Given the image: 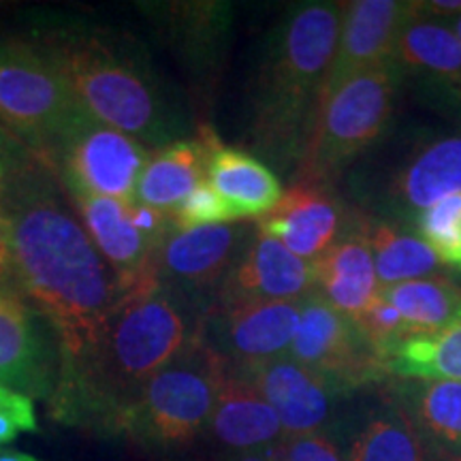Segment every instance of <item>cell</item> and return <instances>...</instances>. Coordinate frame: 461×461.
Returning <instances> with one entry per match:
<instances>
[{"label": "cell", "mask_w": 461, "mask_h": 461, "mask_svg": "<svg viewBox=\"0 0 461 461\" xmlns=\"http://www.w3.org/2000/svg\"><path fill=\"white\" fill-rule=\"evenodd\" d=\"M355 321L359 322L363 333H366V336L376 344L380 353L384 355V361H387L391 348H395V346L402 344L403 339L411 338V330H408V325L403 322L402 314L397 312L393 305L380 295V293L359 316H355Z\"/></svg>", "instance_id": "obj_32"}, {"label": "cell", "mask_w": 461, "mask_h": 461, "mask_svg": "<svg viewBox=\"0 0 461 461\" xmlns=\"http://www.w3.org/2000/svg\"><path fill=\"white\" fill-rule=\"evenodd\" d=\"M346 3L291 5L263 45L248 99V141L261 160L295 176L319 115Z\"/></svg>", "instance_id": "obj_3"}, {"label": "cell", "mask_w": 461, "mask_h": 461, "mask_svg": "<svg viewBox=\"0 0 461 461\" xmlns=\"http://www.w3.org/2000/svg\"><path fill=\"white\" fill-rule=\"evenodd\" d=\"M442 22H445V24L451 28V32L459 39V43H461V15L448 17V20H442Z\"/></svg>", "instance_id": "obj_39"}, {"label": "cell", "mask_w": 461, "mask_h": 461, "mask_svg": "<svg viewBox=\"0 0 461 461\" xmlns=\"http://www.w3.org/2000/svg\"><path fill=\"white\" fill-rule=\"evenodd\" d=\"M0 461H43L31 453L15 451V448H0Z\"/></svg>", "instance_id": "obj_38"}, {"label": "cell", "mask_w": 461, "mask_h": 461, "mask_svg": "<svg viewBox=\"0 0 461 461\" xmlns=\"http://www.w3.org/2000/svg\"><path fill=\"white\" fill-rule=\"evenodd\" d=\"M58 361V350H51L43 322L24 295L0 293V387L50 400Z\"/></svg>", "instance_id": "obj_18"}, {"label": "cell", "mask_w": 461, "mask_h": 461, "mask_svg": "<svg viewBox=\"0 0 461 461\" xmlns=\"http://www.w3.org/2000/svg\"><path fill=\"white\" fill-rule=\"evenodd\" d=\"M173 227L180 230H190L212 224L241 222L235 210L216 193L210 184H199L182 203H177L169 212Z\"/></svg>", "instance_id": "obj_31"}, {"label": "cell", "mask_w": 461, "mask_h": 461, "mask_svg": "<svg viewBox=\"0 0 461 461\" xmlns=\"http://www.w3.org/2000/svg\"><path fill=\"white\" fill-rule=\"evenodd\" d=\"M229 461H276V459H274V455L269 453V448H261V451L235 453Z\"/></svg>", "instance_id": "obj_37"}, {"label": "cell", "mask_w": 461, "mask_h": 461, "mask_svg": "<svg viewBox=\"0 0 461 461\" xmlns=\"http://www.w3.org/2000/svg\"><path fill=\"white\" fill-rule=\"evenodd\" d=\"M288 357L325 380L338 395L389 380L387 361L353 316L310 293Z\"/></svg>", "instance_id": "obj_10"}, {"label": "cell", "mask_w": 461, "mask_h": 461, "mask_svg": "<svg viewBox=\"0 0 461 461\" xmlns=\"http://www.w3.org/2000/svg\"><path fill=\"white\" fill-rule=\"evenodd\" d=\"M79 109L37 37L0 39V126L22 146L43 157Z\"/></svg>", "instance_id": "obj_8"}, {"label": "cell", "mask_w": 461, "mask_h": 461, "mask_svg": "<svg viewBox=\"0 0 461 461\" xmlns=\"http://www.w3.org/2000/svg\"><path fill=\"white\" fill-rule=\"evenodd\" d=\"M419 17L417 0H353L346 3L327 92L355 75L391 62L403 28ZM322 95V96H325Z\"/></svg>", "instance_id": "obj_17"}, {"label": "cell", "mask_w": 461, "mask_h": 461, "mask_svg": "<svg viewBox=\"0 0 461 461\" xmlns=\"http://www.w3.org/2000/svg\"><path fill=\"white\" fill-rule=\"evenodd\" d=\"M387 397L442 461H461V380L389 378Z\"/></svg>", "instance_id": "obj_22"}, {"label": "cell", "mask_w": 461, "mask_h": 461, "mask_svg": "<svg viewBox=\"0 0 461 461\" xmlns=\"http://www.w3.org/2000/svg\"><path fill=\"white\" fill-rule=\"evenodd\" d=\"M314 291L342 314L359 316L378 297L374 258L355 210L346 233L325 255L312 261Z\"/></svg>", "instance_id": "obj_23"}, {"label": "cell", "mask_w": 461, "mask_h": 461, "mask_svg": "<svg viewBox=\"0 0 461 461\" xmlns=\"http://www.w3.org/2000/svg\"><path fill=\"white\" fill-rule=\"evenodd\" d=\"M403 79L393 62L359 73L322 96L295 182L336 186L393 129Z\"/></svg>", "instance_id": "obj_7"}, {"label": "cell", "mask_w": 461, "mask_h": 461, "mask_svg": "<svg viewBox=\"0 0 461 461\" xmlns=\"http://www.w3.org/2000/svg\"><path fill=\"white\" fill-rule=\"evenodd\" d=\"M414 235L447 269L461 267V193L438 201L417 218Z\"/></svg>", "instance_id": "obj_30"}, {"label": "cell", "mask_w": 461, "mask_h": 461, "mask_svg": "<svg viewBox=\"0 0 461 461\" xmlns=\"http://www.w3.org/2000/svg\"><path fill=\"white\" fill-rule=\"evenodd\" d=\"M269 453L276 461H346L331 438H327L322 431L285 436L274 447H269Z\"/></svg>", "instance_id": "obj_34"}, {"label": "cell", "mask_w": 461, "mask_h": 461, "mask_svg": "<svg viewBox=\"0 0 461 461\" xmlns=\"http://www.w3.org/2000/svg\"><path fill=\"white\" fill-rule=\"evenodd\" d=\"M62 194L48 165L26 149L0 207L11 222L22 293L56 331L58 357H71L99 336L122 291Z\"/></svg>", "instance_id": "obj_1"}, {"label": "cell", "mask_w": 461, "mask_h": 461, "mask_svg": "<svg viewBox=\"0 0 461 461\" xmlns=\"http://www.w3.org/2000/svg\"><path fill=\"white\" fill-rule=\"evenodd\" d=\"M197 132L207 143V184L233 207L241 222L267 216L285 194L278 176L258 157L224 146L210 124H201Z\"/></svg>", "instance_id": "obj_21"}, {"label": "cell", "mask_w": 461, "mask_h": 461, "mask_svg": "<svg viewBox=\"0 0 461 461\" xmlns=\"http://www.w3.org/2000/svg\"><path fill=\"white\" fill-rule=\"evenodd\" d=\"M380 295L402 314L411 338L431 336L461 312V285L445 274L384 286Z\"/></svg>", "instance_id": "obj_27"}, {"label": "cell", "mask_w": 461, "mask_h": 461, "mask_svg": "<svg viewBox=\"0 0 461 461\" xmlns=\"http://www.w3.org/2000/svg\"><path fill=\"white\" fill-rule=\"evenodd\" d=\"M457 272H459V276H461V267H459V269H457Z\"/></svg>", "instance_id": "obj_40"}, {"label": "cell", "mask_w": 461, "mask_h": 461, "mask_svg": "<svg viewBox=\"0 0 461 461\" xmlns=\"http://www.w3.org/2000/svg\"><path fill=\"white\" fill-rule=\"evenodd\" d=\"M391 62L402 75L403 90L461 126V43L445 22H411L397 39Z\"/></svg>", "instance_id": "obj_13"}, {"label": "cell", "mask_w": 461, "mask_h": 461, "mask_svg": "<svg viewBox=\"0 0 461 461\" xmlns=\"http://www.w3.org/2000/svg\"><path fill=\"white\" fill-rule=\"evenodd\" d=\"M299 302H224L210 305L203 316V338L241 372L288 355L299 327Z\"/></svg>", "instance_id": "obj_12"}, {"label": "cell", "mask_w": 461, "mask_h": 461, "mask_svg": "<svg viewBox=\"0 0 461 461\" xmlns=\"http://www.w3.org/2000/svg\"><path fill=\"white\" fill-rule=\"evenodd\" d=\"M60 188L77 210L86 233L105 258L122 295L158 282L157 252L163 240L148 238L132 224V203L101 197L73 184H60Z\"/></svg>", "instance_id": "obj_15"}, {"label": "cell", "mask_w": 461, "mask_h": 461, "mask_svg": "<svg viewBox=\"0 0 461 461\" xmlns=\"http://www.w3.org/2000/svg\"><path fill=\"white\" fill-rule=\"evenodd\" d=\"M146 7L149 22L180 58L193 79L201 103L212 96L227 62L233 9L229 3L188 0V3H152Z\"/></svg>", "instance_id": "obj_14"}, {"label": "cell", "mask_w": 461, "mask_h": 461, "mask_svg": "<svg viewBox=\"0 0 461 461\" xmlns=\"http://www.w3.org/2000/svg\"><path fill=\"white\" fill-rule=\"evenodd\" d=\"M342 180L357 212L412 233L428 207L461 193V126L391 129Z\"/></svg>", "instance_id": "obj_5"}, {"label": "cell", "mask_w": 461, "mask_h": 461, "mask_svg": "<svg viewBox=\"0 0 461 461\" xmlns=\"http://www.w3.org/2000/svg\"><path fill=\"white\" fill-rule=\"evenodd\" d=\"M212 434L233 453L261 451L285 438L278 414L240 374L229 370L210 419Z\"/></svg>", "instance_id": "obj_24"}, {"label": "cell", "mask_w": 461, "mask_h": 461, "mask_svg": "<svg viewBox=\"0 0 461 461\" xmlns=\"http://www.w3.org/2000/svg\"><path fill=\"white\" fill-rule=\"evenodd\" d=\"M37 39L92 118L135 137L149 152L186 140V115L140 45L86 24L56 26Z\"/></svg>", "instance_id": "obj_4"}, {"label": "cell", "mask_w": 461, "mask_h": 461, "mask_svg": "<svg viewBox=\"0 0 461 461\" xmlns=\"http://www.w3.org/2000/svg\"><path fill=\"white\" fill-rule=\"evenodd\" d=\"M0 293H22L15 278L14 244H11V222L0 207ZM24 295V293H22Z\"/></svg>", "instance_id": "obj_35"}, {"label": "cell", "mask_w": 461, "mask_h": 461, "mask_svg": "<svg viewBox=\"0 0 461 461\" xmlns=\"http://www.w3.org/2000/svg\"><path fill=\"white\" fill-rule=\"evenodd\" d=\"M39 431L32 397L9 387H0V448L11 445L22 434Z\"/></svg>", "instance_id": "obj_33"}, {"label": "cell", "mask_w": 461, "mask_h": 461, "mask_svg": "<svg viewBox=\"0 0 461 461\" xmlns=\"http://www.w3.org/2000/svg\"><path fill=\"white\" fill-rule=\"evenodd\" d=\"M353 214L355 207L342 199L336 186L295 182L282 194L280 203L257 221V227L288 252L312 263L342 238Z\"/></svg>", "instance_id": "obj_16"}, {"label": "cell", "mask_w": 461, "mask_h": 461, "mask_svg": "<svg viewBox=\"0 0 461 461\" xmlns=\"http://www.w3.org/2000/svg\"><path fill=\"white\" fill-rule=\"evenodd\" d=\"M389 378L461 380V312L431 336L403 339L387 355Z\"/></svg>", "instance_id": "obj_29"}, {"label": "cell", "mask_w": 461, "mask_h": 461, "mask_svg": "<svg viewBox=\"0 0 461 461\" xmlns=\"http://www.w3.org/2000/svg\"><path fill=\"white\" fill-rule=\"evenodd\" d=\"M346 461H442L420 438L414 425L389 397L372 414L355 440Z\"/></svg>", "instance_id": "obj_28"}, {"label": "cell", "mask_w": 461, "mask_h": 461, "mask_svg": "<svg viewBox=\"0 0 461 461\" xmlns=\"http://www.w3.org/2000/svg\"><path fill=\"white\" fill-rule=\"evenodd\" d=\"M310 293H314L312 263L288 252L278 240L257 227L244 255L218 291L214 303L248 302V299L299 302Z\"/></svg>", "instance_id": "obj_19"}, {"label": "cell", "mask_w": 461, "mask_h": 461, "mask_svg": "<svg viewBox=\"0 0 461 461\" xmlns=\"http://www.w3.org/2000/svg\"><path fill=\"white\" fill-rule=\"evenodd\" d=\"M235 374L248 380L274 408L285 436L316 434L331 417L336 391L288 355Z\"/></svg>", "instance_id": "obj_20"}, {"label": "cell", "mask_w": 461, "mask_h": 461, "mask_svg": "<svg viewBox=\"0 0 461 461\" xmlns=\"http://www.w3.org/2000/svg\"><path fill=\"white\" fill-rule=\"evenodd\" d=\"M203 182H207V143L197 132L193 140L173 141L149 154L137 182L135 203L171 212Z\"/></svg>", "instance_id": "obj_25"}, {"label": "cell", "mask_w": 461, "mask_h": 461, "mask_svg": "<svg viewBox=\"0 0 461 461\" xmlns=\"http://www.w3.org/2000/svg\"><path fill=\"white\" fill-rule=\"evenodd\" d=\"M203 316L160 282L124 293L99 336L58 361L48 400L51 417L68 428L118 438L148 380L199 336Z\"/></svg>", "instance_id": "obj_2"}, {"label": "cell", "mask_w": 461, "mask_h": 461, "mask_svg": "<svg viewBox=\"0 0 461 461\" xmlns=\"http://www.w3.org/2000/svg\"><path fill=\"white\" fill-rule=\"evenodd\" d=\"M361 230L370 246L380 288L445 274L431 248L411 230L359 212ZM447 269V267H445Z\"/></svg>", "instance_id": "obj_26"}, {"label": "cell", "mask_w": 461, "mask_h": 461, "mask_svg": "<svg viewBox=\"0 0 461 461\" xmlns=\"http://www.w3.org/2000/svg\"><path fill=\"white\" fill-rule=\"evenodd\" d=\"M149 149L126 132L103 124L79 109L43 157L60 184L86 188L101 197L135 203V190Z\"/></svg>", "instance_id": "obj_9"}, {"label": "cell", "mask_w": 461, "mask_h": 461, "mask_svg": "<svg viewBox=\"0 0 461 461\" xmlns=\"http://www.w3.org/2000/svg\"><path fill=\"white\" fill-rule=\"evenodd\" d=\"M255 229L250 222L212 224L190 230L173 227L157 252L160 286L207 312L230 269L244 255Z\"/></svg>", "instance_id": "obj_11"}, {"label": "cell", "mask_w": 461, "mask_h": 461, "mask_svg": "<svg viewBox=\"0 0 461 461\" xmlns=\"http://www.w3.org/2000/svg\"><path fill=\"white\" fill-rule=\"evenodd\" d=\"M26 149L28 148L22 146L11 132H7L3 126H0V203H3L11 171H14L15 163L20 160V157L26 152Z\"/></svg>", "instance_id": "obj_36"}, {"label": "cell", "mask_w": 461, "mask_h": 461, "mask_svg": "<svg viewBox=\"0 0 461 461\" xmlns=\"http://www.w3.org/2000/svg\"><path fill=\"white\" fill-rule=\"evenodd\" d=\"M227 361L201 333L141 389L118 438L148 453H173L197 440L210 425Z\"/></svg>", "instance_id": "obj_6"}]
</instances>
